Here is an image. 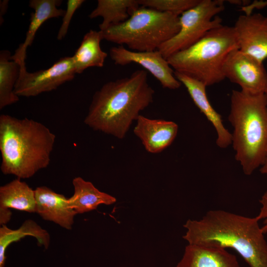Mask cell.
Returning a JSON list of instances; mask_svg holds the SVG:
<instances>
[{
    "mask_svg": "<svg viewBox=\"0 0 267 267\" xmlns=\"http://www.w3.org/2000/svg\"><path fill=\"white\" fill-rule=\"evenodd\" d=\"M154 94L146 71L136 70L129 76L106 83L97 90L84 122L94 131L122 139L140 112L153 102Z\"/></svg>",
    "mask_w": 267,
    "mask_h": 267,
    "instance_id": "6da1fadb",
    "label": "cell"
},
{
    "mask_svg": "<svg viewBox=\"0 0 267 267\" xmlns=\"http://www.w3.org/2000/svg\"><path fill=\"white\" fill-rule=\"evenodd\" d=\"M259 221L256 216L210 210L199 220L186 221L183 238L189 244L231 248L250 267H267V242Z\"/></svg>",
    "mask_w": 267,
    "mask_h": 267,
    "instance_id": "7a4b0ae2",
    "label": "cell"
},
{
    "mask_svg": "<svg viewBox=\"0 0 267 267\" xmlns=\"http://www.w3.org/2000/svg\"><path fill=\"white\" fill-rule=\"evenodd\" d=\"M56 136L41 122L7 114L0 116V170L28 178L49 165Z\"/></svg>",
    "mask_w": 267,
    "mask_h": 267,
    "instance_id": "3957f363",
    "label": "cell"
},
{
    "mask_svg": "<svg viewBox=\"0 0 267 267\" xmlns=\"http://www.w3.org/2000/svg\"><path fill=\"white\" fill-rule=\"evenodd\" d=\"M228 120L233 128L231 144L243 173L252 174L267 154V98L233 90Z\"/></svg>",
    "mask_w": 267,
    "mask_h": 267,
    "instance_id": "277c9868",
    "label": "cell"
},
{
    "mask_svg": "<svg viewBox=\"0 0 267 267\" xmlns=\"http://www.w3.org/2000/svg\"><path fill=\"white\" fill-rule=\"evenodd\" d=\"M235 49L239 47L233 26L222 25L190 47L173 54L167 61L174 71L210 86L225 79L223 65L228 54Z\"/></svg>",
    "mask_w": 267,
    "mask_h": 267,
    "instance_id": "5b68a950",
    "label": "cell"
},
{
    "mask_svg": "<svg viewBox=\"0 0 267 267\" xmlns=\"http://www.w3.org/2000/svg\"><path fill=\"white\" fill-rule=\"evenodd\" d=\"M179 16L139 7L125 22L102 32L103 39L135 51L158 50L179 30Z\"/></svg>",
    "mask_w": 267,
    "mask_h": 267,
    "instance_id": "8992f818",
    "label": "cell"
},
{
    "mask_svg": "<svg viewBox=\"0 0 267 267\" xmlns=\"http://www.w3.org/2000/svg\"><path fill=\"white\" fill-rule=\"evenodd\" d=\"M224 9V0H200L196 6L181 14L179 31L163 43L158 50L167 59L190 47L211 30L222 25V20L218 14Z\"/></svg>",
    "mask_w": 267,
    "mask_h": 267,
    "instance_id": "52a82bcc",
    "label": "cell"
},
{
    "mask_svg": "<svg viewBox=\"0 0 267 267\" xmlns=\"http://www.w3.org/2000/svg\"><path fill=\"white\" fill-rule=\"evenodd\" d=\"M20 65L18 79L14 88L19 97H32L56 89L63 84L73 80L76 73L72 57H64L49 68L28 72L26 64Z\"/></svg>",
    "mask_w": 267,
    "mask_h": 267,
    "instance_id": "ba28073f",
    "label": "cell"
},
{
    "mask_svg": "<svg viewBox=\"0 0 267 267\" xmlns=\"http://www.w3.org/2000/svg\"><path fill=\"white\" fill-rule=\"evenodd\" d=\"M223 76L238 85L241 90L251 94L265 93L267 89V69L239 49L227 55L222 68Z\"/></svg>",
    "mask_w": 267,
    "mask_h": 267,
    "instance_id": "9c48e42d",
    "label": "cell"
},
{
    "mask_svg": "<svg viewBox=\"0 0 267 267\" xmlns=\"http://www.w3.org/2000/svg\"><path fill=\"white\" fill-rule=\"evenodd\" d=\"M109 55L116 65L126 66L137 63L148 71L164 88L177 89L181 84L174 75V70L158 50L135 51L126 48L123 45L113 46Z\"/></svg>",
    "mask_w": 267,
    "mask_h": 267,
    "instance_id": "30bf717a",
    "label": "cell"
},
{
    "mask_svg": "<svg viewBox=\"0 0 267 267\" xmlns=\"http://www.w3.org/2000/svg\"><path fill=\"white\" fill-rule=\"evenodd\" d=\"M233 27L239 49L263 63L267 59V16L260 13L240 15Z\"/></svg>",
    "mask_w": 267,
    "mask_h": 267,
    "instance_id": "8fae6325",
    "label": "cell"
},
{
    "mask_svg": "<svg viewBox=\"0 0 267 267\" xmlns=\"http://www.w3.org/2000/svg\"><path fill=\"white\" fill-rule=\"evenodd\" d=\"M178 130V125L173 121L150 119L140 114L136 121L134 133L148 152L157 154L171 145Z\"/></svg>",
    "mask_w": 267,
    "mask_h": 267,
    "instance_id": "7c38bea8",
    "label": "cell"
},
{
    "mask_svg": "<svg viewBox=\"0 0 267 267\" xmlns=\"http://www.w3.org/2000/svg\"><path fill=\"white\" fill-rule=\"evenodd\" d=\"M177 80L186 88L195 105L214 126L217 134V145L225 148L231 144L232 135L224 126L221 115L212 107L208 100L206 86L201 81L183 73L174 71Z\"/></svg>",
    "mask_w": 267,
    "mask_h": 267,
    "instance_id": "4fadbf2b",
    "label": "cell"
},
{
    "mask_svg": "<svg viewBox=\"0 0 267 267\" xmlns=\"http://www.w3.org/2000/svg\"><path fill=\"white\" fill-rule=\"evenodd\" d=\"M36 213L44 220L52 222L61 227L71 229L77 213L68 203V198L46 186L35 189Z\"/></svg>",
    "mask_w": 267,
    "mask_h": 267,
    "instance_id": "5bb4252c",
    "label": "cell"
},
{
    "mask_svg": "<svg viewBox=\"0 0 267 267\" xmlns=\"http://www.w3.org/2000/svg\"><path fill=\"white\" fill-rule=\"evenodd\" d=\"M175 267H240L236 257L226 249L188 244Z\"/></svg>",
    "mask_w": 267,
    "mask_h": 267,
    "instance_id": "9a60e30c",
    "label": "cell"
},
{
    "mask_svg": "<svg viewBox=\"0 0 267 267\" xmlns=\"http://www.w3.org/2000/svg\"><path fill=\"white\" fill-rule=\"evenodd\" d=\"M62 2L60 0H31L29 6L34 9L30 17V24L25 40L11 55V59L18 63H25L27 49L32 44L37 32L46 20L63 16L65 10L58 8Z\"/></svg>",
    "mask_w": 267,
    "mask_h": 267,
    "instance_id": "2e32d148",
    "label": "cell"
},
{
    "mask_svg": "<svg viewBox=\"0 0 267 267\" xmlns=\"http://www.w3.org/2000/svg\"><path fill=\"white\" fill-rule=\"evenodd\" d=\"M72 184L74 194L68 198V203L77 214L95 210L100 204L110 205L116 202L114 197L99 191L91 182L81 177L75 178Z\"/></svg>",
    "mask_w": 267,
    "mask_h": 267,
    "instance_id": "e0dca14e",
    "label": "cell"
},
{
    "mask_svg": "<svg viewBox=\"0 0 267 267\" xmlns=\"http://www.w3.org/2000/svg\"><path fill=\"white\" fill-rule=\"evenodd\" d=\"M102 32L90 30L84 36L81 44L72 56L76 74H81L89 67H102L108 56L102 50Z\"/></svg>",
    "mask_w": 267,
    "mask_h": 267,
    "instance_id": "ac0fdd59",
    "label": "cell"
},
{
    "mask_svg": "<svg viewBox=\"0 0 267 267\" xmlns=\"http://www.w3.org/2000/svg\"><path fill=\"white\" fill-rule=\"evenodd\" d=\"M36 213L35 190L17 178L0 187V210Z\"/></svg>",
    "mask_w": 267,
    "mask_h": 267,
    "instance_id": "d6986e66",
    "label": "cell"
},
{
    "mask_svg": "<svg viewBox=\"0 0 267 267\" xmlns=\"http://www.w3.org/2000/svg\"><path fill=\"white\" fill-rule=\"evenodd\" d=\"M139 6L137 0H98L96 7L89 16L90 19L101 17L103 20L99 28L103 31L126 21Z\"/></svg>",
    "mask_w": 267,
    "mask_h": 267,
    "instance_id": "ffe728a7",
    "label": "cell"
},
{
    "mask_svg": "<svg viewBox=\"0 0 267 267\" xmlns=\"http://www.w3.org/2000/svg\"><path fill=\"white\" fill-rule=\"evenodd\" d=\"M26 236L35 237L38 245L44 246L45 249L49 246V233L32 220L25 221L18 229L15 230L8 228L6 225H1L0 228V267H4L5 252L8 246Z\"/></svg>",
    "mask_w": 267,
    "mask_h": 267,
    "instance_id": "44dd1931",
    "label": "cell"
},
{
    "mask_svg": "<svg viewBox=\"0 0 267 267\" xmlns=\"http://www.w3.org/2000/svg\"><path fill=\"white\" fill-rule=\"evenodd\" d=\"M7 50L0 52V109L11 105L19 100L14 88L20 72V65L11 59Z\"/></svg>",
    "mask_w": 267,
    "mask_h": 267,
    "instance_id": "7402d4cb",
    "label": "cell"
},
{
    "mask_svg": "<svg viewBox=\"0 0 267 267\" xmlns=\"http://www.w3.org/2000/svg\"><path fill=\"white\" fill-rule=\"evenodd\" d=\"M200 0H137L139 6L179 16L196 6Z\"/></svg>",
    "mask_w": 267,
    "mask_h": 267,
    "instance_id": "603a6c76",
    "label": "cell"
},
{
    "mask_svg": "<svg viewBox=\"0 0 267 267\" xmlns=\"http://www.w3.org/2000/svg\"><path fill=\"white\" fill-rule=\"evenodd\" d=\"M84 2V0H68L67 1V8L65 10L62 23L57 34V39L58 40H61L65 37L74 14Z\"/></svg>",
    "mask_w": 267,
    "mask_h": 267,
    "instance_id": "cb8c5ba5",
    "label": "cell"
},
{
    "mask_svg": "<svg viewBox=\"0 0 267 267\" xmlns=\"http://www.w3.org/2000/svg\"><path fill=\"white\" fill-rule=\"evenodd\" d=\"M259 202L261 207L256 217L259 220H263V225L261 228L264 233L266 234L267 233V191L262 196Z\"/></svg>",
    "mask_w": 267,
    "mask_h": 267,
    "instance_id": "d4e9b609",
    "label": "cell"
},
{
    "mask_svg": "<svg viewBox=\"0 0 267 267\" xmlns=\"http://www.w3.org/2000/svg\"><path fill=\"white\" fill-rule=\"evenodd\" d=\"M8 0H0V21L3 17V16L5 14L8 7Z\"/></svg>",
    "mask_w": 267,
    "mask_h": 267,
    "instance_id": "484cf974",
    "label": "cell"
},
{
    "mask_svg": "<svg viewBox=\"0 0 267 267\" xmlns=\"http://www.w3.org/2000/svg\"><path fill=\"white\" fill-rule=\"evenodd\" d=\"M260 171L262 174L265 175L267 178V154L262 165L260 168Z\"/></svg>",
    "mask_w": 267,
    "mask_h": 267,
    "instance_id": "4316f807",
    "label": "cell"
},
{
    "mask_svg": "<svg viewBox=\"0 0 267 267\" xmlns=\"http://www.w3.org/2000/svg\"><path fill=\"white\" fill-rule=\"evenodd\" d=\"M265 94H266V96H267V90H266V91Z\"/></svg>",
    "mask_w": 267,
    "mask_h": 267,
    "instance_id": "83f0119b",
    "label": "cell"
}]
</instances>
